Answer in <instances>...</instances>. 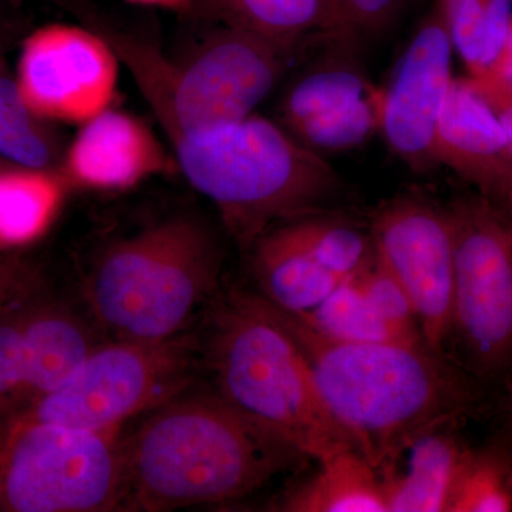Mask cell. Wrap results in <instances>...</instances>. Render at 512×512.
<instances>
[{
    "mask_svg": "<svg viewBox=\"0 0 512 512\" xmlns=\"http://www.w3.org/2000/svg\"><path fill=\"white\" fill-rule=\"evenodd\" d=\"M121 441V511L224 504L254 493L299 454L220 394H180Z\"/></svg>",
    "mask_w": 512,
    "mask_h": 512,
    "instance_id": "obj_1",
    "label": "cell"
},
{
    "mask_svg": "<svg viewBox=\"0 0 512 512\" xmlns=\"http://www.w3.org/2000/svg\"><path fill=\"white\" fill-rule=\"evenodd\" d=\"M275 309L301 348L330 416L376 470L414 437L444 427L466 404L456 373L427 346L336 342Z\"/></svg>",
    "mask_w": 512,
    "mask_h": 512,
    "instance_id": "obj_2",
    "label": "cell"
},
{
    "mask_svg": "<svg viewBox=\"0 0 512 512\" xmlns=\"http://www.w3.org/2000/svg\"><path fill=\"white\" fill-rule=\"evenodd\" d=\"M168 134L181 173L215 205L242 249L254 247L276 225L320 214L342 185L325 157L255 114Z\"/></svg>",
    "mask_w": 512,
    "mask_h": 512,
    "instance_id": "obj_3",
    "label": "cell"
},
{
    "mask_svg": "<svg viewBox=\"0 0 512 512\" xmlns=\"http://www.w3.org/2000/svg\"><path fill=\"white\" fill-rule=\"evenodd\" d=\"M208 362L217 393L299 456L355 448L320 399L311 369L274 306L234 293L212 316Z\"/></svg>",
    "mask_w": 512,
    "mask_h": 512,
    "instance_id": "obj_4",
    "label": "cell"
},
{
    "mask_svg": "<svg viewBox=\"0 0 512 512\" xmlns=\"http://www.w3.org/2000/svg\"><path fill=\"white\" fill-rule=\"evenodd\" d=\"M221 265L211 229L180 215L107 248L84 296L96 322L114 339H170L187 332L217 288Z\"/></svg>",
    "mask_w": 512,
    "mask_h": 512,
    "instance_id": "obj_5",
    "label": "cell"
},
{
    "mask_svg": "<svg viewBox=\"0 0 512 512\" xmlns=\"http://www.w3.org/2000/svg\"><path fill=\"white\" fill-rule=\"evenodd\" d=\"M301 43L228 26L181 66L158 57L127 59L167 131H197L247 119L284 76Z\"/></svg>",
    "mask_w": 512,
    "mask_h": 512,
    "instance_id": "obj_6",
    "label": "cell"
},
{
    "mask_svg": "<svg viewBox=\"0 0 512 512\" xmlns=\"http://www.w3.org/2000/svg\"><path fill=\"white\" fill-rule=\"evenodd\" d=\"M121 441V429L0 419V511H121Z\"/></svg>",
    "mask_w": 512,
    "mask_h": 512,
    "instance_id": "obj_7",
    "label": "cell"
},
{
    "mask_svg": "<svg viewBox=\"0 0 512 512\" xmlns=\"http://www.w3.org/2000/svg\"><path fill=\"white\" fill-rule=\"evenodd\" d=\"M197 355L188 330L164 340L114 339L97 345L59 390L19 414L77 429L120 430L187 392Z\"/></svg>",
    "mask_w": 512,
    "mask_h": 512,
    "instance_id": "obj_8",
    "label": "cell"
},
{
    "mask_svg": "<svg viewBox=\"0 0 512 512\" xmlns=\"http://www.w3.org/2000/svg\"><path fill=\"white\" fill-rule=\"evenodd\" d=\"M454 241L453 328L478 372L512 360V217L484 197L448 210Z\"/></svg>",
    "mask_w": 512,
    "mask_h": 512,
    "instance_id": "obj_9",
    "label": "cell"
},
{
    "mask_svg": "<svg viewBox=\"0 0 512 512\" xmlns=\"http://www.w3.org/2000/svg\"><path fill=\"white\" fill-rule=\"evenodd\" d=\"M375 256L399 281L416 311L427 348L443 353L453 328L454 241L448 210L400 197L376 211Z\"/></svg>",
    "mask_w": 512,
    "mask_h": 512,
    "instance_id": "obj_10",
    "label": "cell"
},
{
    "mask_svg": "<svg viewBox=\"0 0 512 512\" xmlns=\"http://www.w3.org/2000/svg\"><path fill=\"white\" fill-rule=\"evenodd\" d=\"M119 73L117 50L103 37L53 23L23 43L16 84L40 119L82 126L110 109Z\"/></svg>",
    "mask_w": 512,
    "mask_h": 512,
    "instance_id": "obj_11",
    "label": "cell"
},
{
    "mask_svg": "<svg viewBox=\"0 0 512 512\" xmlns=\"http://www.w3.org/2000/svg\"><path fill=\"white\" fill-rule=\"evenodd\" d=\"M453 42L434 2L382 90L380 133L416 171L436 167V137L451 83Z\"/></svg>",
    "mask_w": 512,
    "mask_h": 512,
    "instance_id": "obj_12",
    "label": "cell"
},
{
    "mask_svg": "<svg viewBox=\"0 0 512 512\" xmlns=\"http://www.w3.org/2000/svg\"><path fill=\"white\" fill-rule=\"evenodd\" d=\"M174 163L143 121L110 107L80 126L63 151L60 173L84 190L126 191L168 173Z\"/></svg>",
    "mask_w": 512,
    "mask_h": 512,
    "instance_id": "obj_13",
    "label": "cell"
},
{
    "mask_svg": "<svg viewBox=\"0 0 512 512\" xmlns=\"http://www.w3.org/2000/svg\"><path fill=\"white\" fill-rule=\"evenodd\" d=\"M437 164L512 214V148L500 120L468 79H454L436 137Z\"/></svg>",
    "mask_w": 512,
    "mask_h": 512,
    "instance_id": "obj_14",
    "label": "cell"
},
{
    "mask_svg": "<svg viewBox=\"0 0 512 512\" xmlns=\"http://www.w3.org/2000/svg\"><path fill=\"white\" fill-rule=\"evenodd\" d=\"M466 454L443 427L414 437L377 468L387 512H448Z\"/></svg>",
    "mask_w": 512,
    "mask_h": 512,
    "instance_id": "obj_15",
    "label": "cell"
},
{
    "mask_svg": "<svg viewBox=\"0 0 512 512\" xmlns=\"http://www.w3.org/2000/svg\"><path fill=\"white\" fill-rule=\"evenodd\" d=\"M23 346L25 389L19 413L69 382L97 343L76 313L66 306L47 303L26 309Z\"/></svg>",
    "mask_w": 512,
    "mask_h": 512,
    "instance_id": "obj_16",
    "label": "cell"
},
{
    "mask_svg": "<svg viewBox=\"0 0 512 512\" xmlns=\"http://www.w3.org/2000/svg\"><path fill=\"white\" fill-rule=\"evenodd\" d=\"M251 249L262 298L291 315L311 311L345 282L326 271L282 224L265 232Z\"/></svg>",
    "mask_w": 512,
    "mask_h": 512,
    "instance_id": "obj_17",
    "label": "cell"
},
{
    "mask_svg": "<svg viewBox=\"0 0 512 512\" xmlns=\"http://www.w3.org/2000/svg\"><path fill=\"white\" fill-rule=\"evenodd\" d=\"M313 476L293 487L278 504L285 512H387L379 471L355 448L318 461Z\"/></svg>",
    "mask_w": 512,
    "mask_h": 512,
    "instance_id": "obj_18",
    "label": "cell"
},
{
    "mask_svg": "<svg viewBox=\"0 0 512 512\" xmlns=\"http://www.w3.org/2000/svg\"><path fill=\"white\" fill-rule=\"evenodd\" d=\"M69 184L53 168L0 170V249L25 247L46 234Z\"/></svg>",
    "mask_w": 512,
    "mask_h": 512,
    "instance_id": "obj_19",
    "label": "cell"
},
{
    "mask_svg": "<svg viewBox=\"0 0 512 512\" xmlns=\"http://www.w3.org/2000/svg\"><path fill=\"white\" fill-rule=\"evenodd\" d=\"M228 26L278 42L301 43L306 37H343L333 0H212Z\"/></svg>",
    "mask_w": 512,
    "mask_h": 512,
    "instance_id": "obj_20",
    "label": "cell"
},
{
    "mask_svg": "<svg viewBox=\"0 0 512 512\" xmlns=\"http://www.w3.org/2000/svg\"><path fill=\"white\" fill-rule=\"evenodd\" d=\"M376 87L352 60L332 59L303 74L282 101L286 130L320 114L362 99Z\"/></svg>",
    "mask_w": 512,
    "mask_h": 512,
    "instance_id": "obj_21",
    "label": "cell"
},
{
    "mask_svg": "<svg viewBox=\"0 0 512 512\" xmlns=\"http://www.w3.org/2000/svg\"><path fill=\"white\" fill-rule=\"evenodd\" d=\"M282 225L326 271L342 281L359 274L375 258L372 237L350 222L315 214Z\"/></svg>",
    "mask_w": 512,
    "mask_h": 512,
    "instance_id": "obj_22",
    "label": "cell"
},
{
    "mask_svg": "<svg viewBox=\"0 0 512 512\" xmlns=\"http://www.w3.org/2000/svg\"><path fill=\"white\" fill-rule=\"evenodd\" d=\"M293 316L322 338L336 342H400L377 315L356 275L311 311Z\"/></svg>",
    "mask_w": 512,
    "mask_h": 512,
    "instance_id": "obj_23",
    "label": "cell"
},
{
    "mask_svg": "<svg viewBox=\"0 0 512 512\" xmlns=\"http://www.w3.org/2000/svg\"><path fill=\"white\" fill-rule=\"evenodd\" d=\"M0 157L28 168H52L63 157L52 131L45 127V120L30 110L16 80L3 76H0Z\"/></svg>",
    "mask_w": 512,
    "mask_h": 512,
    "instance_id": "obj_24",
    "label": "cell"
},
{
    "mask_svg": "<svg viewBox=\"0 0 512 512\" xmlns=\"http://www.w3.org/2000/svg\"><path fill=\"white\" fill-rule=\"evenodd\" d=\"M382 90L288 128L299 143L323 156L365 144L382 127Z\"/></svg>",
    "mask_w": 512,
    "mask_h": 512,
    "instance_id": "obj_25",
    "label": "cell"
},
{
    "mask_svg": "<svg viewBox=\"0 0 512 512\" xmlns=\"http://www.w3.org/2000/svg\"><path fill=\"white\" fill-rule=\"evenodd\" d=\"M512 510V464L495 451L467 450L448 512Z\"/></svg>",
    "mask_w": 512,
    "mask_h": 512,
    "instance_id": "obj_26",
    "label": "cell"
},
{
    "mask_svg": "<svg viewBox=\"0 0 512 512\" xmlns=\"http://www.w3.org/2000/svg\"><path fill=\"white\" fill-rule=\"evenodd\" d=\"M356 278L394 338L400 342L426 346L409 295L399 281L377 261L376 256Z\"/></svg>",
    "mask_w": 512,
    "mask_h": 512,
    "instance_id": "obj_27",
    "label": "cell"
},
{
    "mask_svg": "<svg viewBox=\"0 0 512 512\" xmlns=\"http://www.w3.org/2000/svg\"><path fill=\"white\" fill-rule=\"evenodd\" d=\"M25 316L22 309L0 318V419L15 416L23 407Z\"/></svg>",
    "mask_w": 512,
    "mask_h": 512,
    "instance_id": "obj_28",
    "label": "cell"
},
{
    "mask_svg": "<svg viewBox=\"0 0 512 512\" xmlns=\"http://www.w3.org/2000/svg\"><path fill=\"white\" fill-rule=\"evenodd\" d=\"M441 10L454 50L470 79L480 76V42L488 0H434Z\"/></svg>",
    "mask_w": 512,
    "mask_h": 512,
    "instance_id": "obj_29",
    "label": "cell"
},
{
    "mask_svg": "<svg viewBox=\"0 0 512 512\" xmlns=\"http://www.w3.org/2000/svg\"><path fill=\"white\" fill-rule=\"evenodd\" d=\"M404 0H333L342 23L343 37L376 32L396 15Z\"/></svg>",
    "mask_w": 512,
    "mask_h": 512,
    "instance_id": "obj_30",
    "label": "cell"
},
{
    "mask_svg": "<svg viewBox=\"0 0 512 512\" xmlns=\"http://www.w3.org/2000/svg\"><path fill=\"white\" fill-rule=\"evenodd\" d=\"M512 22V0H488L480 42V76L497 64L507 45ZM476 80V79H474Z\"/></svg>",
    "mask_w": 512,
    "mask_h": 512,
    "instance_id": "obj_31",
    "label": "cell"
},
{
    "mask_svg": "<svg viewBox=\"0 0 512 512\" xmlns=\"http://www.w3.org/2000/svg\"><path fill=\"white\" fill-rule=\"evenodd\" d=\"M468 80L493 109L512 148V84L495 77H483L478 80L468 77Z\"/></svg>",
    "mask_w": 512,
    "mask_h": 512,
    "instance_id": "obj_32",
    "label": "cell"
},
{
    "mask_svg": "<svg viewBox=\"0 0 512 512\" xmlns=\"http://www.w3.org/2000/svg\"><path fill=\"white\" fill-rule=\"evenodd\" d=\"M30 278L28 269L19 261L6 256H0V313L8 312L10 306L29 288Z\"/></svg>",
    "mask_w": 512,
    "mask_h": 512,
    "instance_id": "obj_33",
    "label": "cell"
},
{
    "mask_svg": "<svg viewBox=\"0 0 512 512\" xmlns=\"http://www.w3.org/2000/svg\"><path fill=\"white\" fill-rule=\"evenodd\" d=\"M484 77H495L512 84V22L507 45L504 47L503 55L498 59L497 64ZM483 79V77H481ZM474 80V79H473ZM478 80V79H476Z\"/></svg>",
    "mask_w": 512,
    "mask_h": 512,
    "instance_id": "obj_34",
    "label": "cell"
},
{
    "mask_svg": "<svg viewBox=\"0 0 512 512\" xmlns=\"http://www.w3.org/2000/svg\"><path fill=\"white\" fill-rule=\"evenodd\" d=\"M133 5L150 6V8L180 10L187 8L192 0H126Z\"/></svg>",
    "mask_w": 512,
    "mask_h": 512,
    "instance_id": "obj_35",
    "label": "cell"
}]
</instances>
